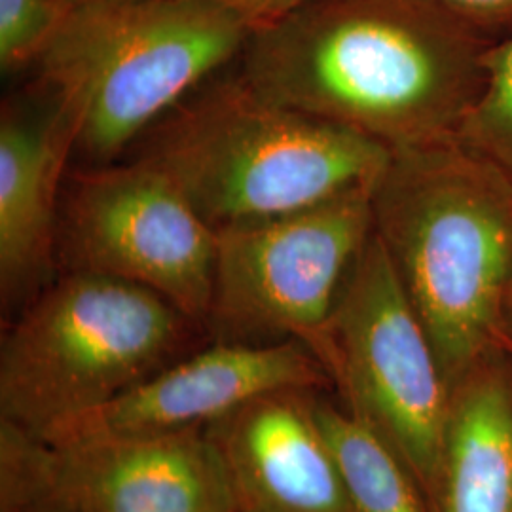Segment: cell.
Returning <instances> with one entry per match:
<instances>
[{"instance_id": "cell-5", "label": "cell", "mask_w": 512, "mask_h": 512, "mask_svg": "<svg viewBox=\"0 0 512 512\" xmlns=\"http://www.w3.org/2000/svg\"><path fill=\"white\" fill-rule=\"evenodd\" d=\"M190 325L145 287L69 270L4 330L0 421L42 433L110 403L171 365Z\"/></svg>"}, {"instance_id": "cell-12", "label": "cell", "mask_w": 512, "mask_h": 512, "mask_svg": "<svg viewBox=\"0 0 512 512\" xmlns=\"http://www.w3.org/2000/svg\"><path fill=\"white\" fill-rule=\"evenodd\" d=\"M73 131L61 110L4 109L0 122V289L4 306L29 302L54 262L55 198Z\"/></svg>"}, {"instance_id": "cell-15", "label": "cell", "mask_w": 512, "mask_h": 512, "mask_svg": "<svg viewBox=\"0 0 512 512\" xmlns=\"http://www.w3.org/2000/svg\"><path fill=\"white\" fill-rule=\"evenodd\" d=\"M484 84L458 137L512 181V38L484 52Z\"/></svg>"}, {"instance_id": "cell-17", "label": "cell", "mask_w": 512, "mask_h": 512, "mask_svg": "<svg viewBox=\"0 0 512 512\" xmlns=\"http://www.w3.org/2000/svg\"><path fill=\"white\" fill-rule=\"evenodd\" d=\"M207 2H213L230 12H236L241 18L247 19L251 27H256V25L281 18L310 0H207Z\"/></svg>"}, {"instance_id": "cell-16", "label": "cell", "mask_w": 512, "mask_h": 512, "mask_svg": "<svg viewBox=\"0 0 512 512\" xmlns=\"http://www.w3.org/2000/svg\"><path fill=\"white\" fill-rule=\"evenodd\" d=\"M73 10L69 0H0L2 71L37 63Z\"/></svg>"}, {"instance_id": "cell-2", "label": "cell", "mask_w": 512, "mask_h": 512, "mask_svg": "<svg viewBox=\"0 0 512 512\" xmlns=\"http://www.w3.org/2000/svg\"><path fill=\"white\" fill-rule=\"evenodd\" d=\"M372 213L452 389L501 330L511 177L459 137L397 150L374 186Z\"/></svg>"}, {"instance_id": "cell-8", "label": "cell", "mask_w": 512, "mask_h": 512, "mask_svg": "<svg viewBox=\"0 0 512 512\" xmlns=\"http://www.w3.org/2000/svg\"><path fill=\"white\" fill-rule=\"evenodd\" d=\"M0 512H236L205 429L52 442L0 421Z\"/></svg>"}, {"instance_id": "cell-4", "label": "cell", "mask_w": 512, "mask_h": 512, "mask_svg": "<svg viewBox=\"0 0 512 512\" xmlns=\"http://www.w3.org/2000/svg\"><path fill=\"white\" fill-rule=\"evenodd\" d=\"M253 27L207 0L76 6L37 61L74 148L109 164L245 48Z\"/></svg>"}, {"instance_id": "cell-10", "label": "cell", "mask_w": 512, "mask_h": 512, "mask_svg": "<svg viewBox=\"0 0 512 512\" xmlns=\"http://www.w3.org/2000/svg\"><path fill=\"white\" fill-rule=\"evenodd\" d=\"M327 382L325 368L300 340H217L211 348L164 366L110 403L35 435L52 442L165 437L205 429L260 395L319 389Z\"/></svg>"}, {"instance_id": "cell-1", "label": "cell", "mask_w": 512, "mask_h": 512, "mask_svg": "<svg viewBox=\"0 0 512 512\" xmlns=\"http://www.w3.org/2000/svg\"><path fill=\"white\" fill-rule=\"evenodd\" d=\"M484 52L442 0H310L253 27L239 74L397 152L458 137Z\"/></svg>"}, {"instance_id": "cell-13", "label": "cell", "mask_w": 512, "mask_h": 512, "mask_svg": "<svg viewBox=\"0 0 512 512\" xmlns=\"http://www.w3.org/2000/svg\"><path fill=\"white\" fill-rule=\"evenodd\" d=\"M433 512H512V389L473 366L452 385Z\"/></svg>"}, {"instance_id": "cell-6", "label": "cell", "mask_w": 512, "mask_h": 512, "mask_svg": "<svg viewBox=\"0 0 512 512\" xmlns=\"http://www.w3.org/2000/svg\"><path fill=\"white\" fill-rule=\"evenodd\" d=\"M304 344L338 385L346 410L403 459L433 511L452 391L376 232L353 262L327 321Z\"/></svg>"}, {"instance_id": "cell-18", "label": "cell", "mask_w": 512, "mask_h": 512, "mask_svg": "<svg viewBox=\"0 0 512 512\" xmlns=\"http://www.w3.org/2000/svg\"><path fill=\"white\" fill-rule=\"evenodd\" d=\"M454 14L475 23L512 21V0H442Z\"/></svg>"}, {"instance_id": "cell-20", "label": "cell", "mask_w": 512, "mask_h": 512, "mask_svg": "<svg viewBox=\"0 0 512 512\" xmlns=\"http://www.w3.org/2000/svg\"><path fill=\"white\" fill-rule=\"evenodd\" d=\"M505 311L512 315V279L511 285H509V291H507V298H505Z\"/></svg>"}, {"instance_id": "cell-19", "label": "cell", "mask_w": 512, "mask_h": 512, "mask_svg": "<svg viewBox=\"0 0 512 512\" xmlns=\"http://www.w3.org/2000/svg\"><path fill=\"white\" fill-rule=\"evenodd\" d=\"M495 344L497 346H501L503 349H507L509 353L512 355V336L511 332H507V330H499L497 332V336H495Z\"/></svg>"}, {"instance_id": "cell-21", "label": "cell", "mask_w": 512, "mask_h": 512, "mask_svg": "<svg viewBox=\"0 0 512 512\" xmlns=\"http://www.w3.org/2000/svg\"><path fill=\"white\" fill-rule=\"evenodd\" d=\"M69 2L76 8V6H84V4H92V2H101V0H69Z\"/></svg>"}, {"instance_id": "cell-3", "label": "cell", "mask_w": 512, "mask_h": 512, "mask_svg": "<svg viewBox=\"0 0 512 512\" xmlns=\"http://www.w3.org/2000/svg\"><path fill=\"white\" fill-rule=\"evenodd\" d=\"M139 160L220 228L378 183L391 150L262 95L241 74L198 88L152 126Z\"/></svg>"}, {"instance_id": "cell-14", "label": "cell", "mask_w": 512, "mask_h": 512, "mask_svg": "<svg viewBox=\"0 0 512 512\" xmlns=\"http://www.w3.org/2000/svg\"><path fill=\"white\" fill-rule=\"evenodd\" d=\"M313 416L355 512H433L403 459L368 423L313 393Z\"/></svg>"}, {"instance_id": "cell-9", "label": "cell", "mask_w": 512, "mask_h": 512, "mask_svg": "<svg viewBox=\"0 0 512 512\" xmlns=\"http://www.w3.org/2000/svg\"><path fill=\"white\" fill-rule=\"evenodd\" d=\"M71 272L109 275L160 294L207 325L215 289V228L143 160L76 179L65 209Z\"/></svg>"}, {"instance_id": "cell-7", "label": "cell", "mask_w": 512, "mask_h": 512, "mask_svg": "<svg viewBox=\"0 0 512 512\" xmlns=\"http://www.w3.org/2000/svg\"><path fill=\"white\" fill-rule=\"evenodd\" d=\"M374 186L215 228V289L207 325L217 340L306 342L317 332L374 232Z\"/></svg>"}, {"instance_id": "cell-11", "label": "cell", "mask_w": 512, "mask_h": 512, "mask_svg": "<svg viewBox=\"0 0 512 512\" xmlns=\"http://www.w3.org/2000/svg\"><path fill=\"white\" fill-rule=\"evenodd\" d=\"M315 391L266 393L205 427L236 512H355L313 416Z\"/></svg>"}]
</instances>
